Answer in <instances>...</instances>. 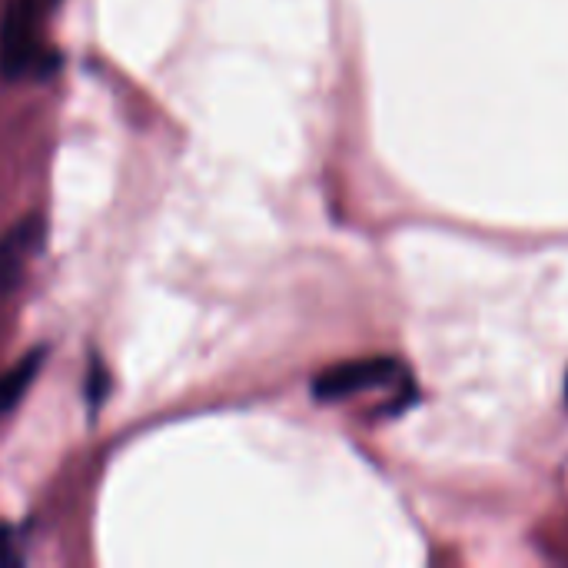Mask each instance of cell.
Instances as JSON below:
<instances>
[{
    "mask_svg": "<svg viewBox=\"0 0 568 568\" xmlns=\"http://www.w3.org/2000/svg\"><path fill=\"white\" fill-rule=\"evenodd\" d=\"M37 60V10L33 0H13L0 27V70L3 77H23Z\"/></svg>",
    "mask_w": 568,
    "mask_h": 568,
    "instance_id": "7a4b0ae2",
    "label": "cell"
},
{
    "mask_svg": "<svg viewBox=\"0 0 568 568\" xmlns=\"http://www.w3.org/2000/svg\"><path fill=\"white\" fill-rule=\"evenodd\" d=\"M566 403H568V376H566Z\"/></svg>",
    "mask_w": 568,
    "mask_h": 568,
    "instance_id": "5b68a950",
    "label": "cell"
},
{
    "mask_svg": "<svg viewBox=\"0 0 568 568\" xmlns=\"http://www.w3.org/2000/svg\"><path fill=\"white\" fill-rule=\"evenodd\" d=\"M403 376L399 363L389 356H373V359H349V363H336L329 369H323L313 379V396L323 403H339L369 389H383V386H396V379Z\"/></svg>",
    "mask_w": 568,
    "mask_h": 568,
    "instance_id": "6da1fadb",
    "label": "cell"
},
{
    "mask_svg": "<svg viewBox=\"0 0 568 568\" xmlns=\"http://www.w3.org/2000/svg\"><path fill=\"white\" fill-rule=\"evenodd\" d=\"M40 243H43L40 216H23L0 236V296H7L20 283V276L30 266V260L37 256Z\"/></svg>",
    "mask_w": 568,
    "mask_h": 568,
    "instance_id": "3957f363",
    "label": "cell"
},
{
    "mask_svg": "<svg viewBox=\"0 0 568 568\" xmlns=\"http://www.w3.org/2000/svg\"><path fill=\"white\" fill-rule=\"evenodd\" d=\"M40 366H43V353L37 349V353L23 356L17 366H10V369L0 376V416H3V413H10V409L23 399V393H27V389H30V383L37 379Z\"/></svg>",
    "mask_w": 568,
    "mask_h": 568,
    "instance_id": "277c9868",
    "label": "cell"
}]
</instances>
